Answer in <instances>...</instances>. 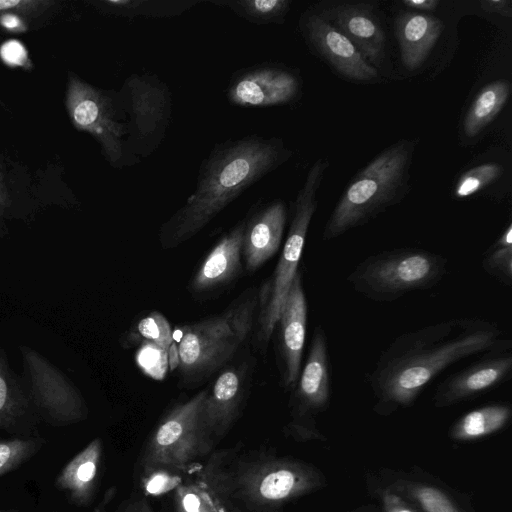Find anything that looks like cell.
<instances>
[{
    "label": "cell",
    "instance_id": "obj_1",
    "mask_svg": "<svg viewBox=\"0 0 512 512\" xmlns=\"http://www.w3.org/2000/svg\"><path fill=\"white\" fill-rule=\"evenodd\" d=\"M511 346L497 323L481 318H452L405 332L382 351L366 376L374 409L387 415L407 407L448 367Z\"/></svg>",
    "mask_w": 512,
    "mask_h": 512
},
{
    "label": "cell",
    "instance_id": "obj_2",
    "mask_svg": "<svg viewBox=\"0 0 512 512\" xmlns=\"http://www.w3.org/2000/svg\"><path fill=\"white\" fill-rule=\"evenodd\" d=\"M291 155L278 137L248 135L216 144L200 166L194 192L162 224V247L174 248L195 236L241 193Z\"/></svg>",
    "mask_w": 512,
    "mask_h": 512
},
{
    "label": "cell",
    "instance_id": "obj_3",
    "mask_svg": "<svg viewBox=\"0 0 512 512\" xmlns=\"http://www.w3.org/2000/svg\"><path fill=\"white\" fill-rule=\"evenodd\" d=\"M190 471L224 512H281L323 482L318 471L301 461L241 444L214 450Z\"/></svg>",
    "mask_w": 512,
    "mask_h": 512
},
{
    "label": "cell",
    "instance_id": "obj_4",
    "mask_svg": "<svg viewBox=\"0 0 512 512\" xmlns=\"http://www.w3.org/2000/svg\"><path fill=\"white\" fill-rule=\"evenodd\" d=\"M411 154V144L402 140L382 151L359 171L328 218L323 240H332L366 224L398 202L404 192Z\"/></svg>",
    "mask_w": 512,
    "mask_h": 512
},
{
    "label": "cell",
    "instance_id": "obj_5",
    "mask_svg": "<svg viewBox=\"0 0 512 512\" xmlns=\"http://www.w3.org/2000/svg\"><path fill=\"white\" fill-rule=\"evenodd\" d=\"M258 307L245 292L224 312L181 328L178 366L186 378L208 376L231 359L250 333Z\"/></svg>",
    "mask_w": 512,
    "mask_h": 512
},
{
    "label": "cell",
    "instance_id": "obj_6",
    "mask_svg": "<svg viewBox=\"0 0 512 512\" xmlns=\"http://www.w3.org/2000/svg\"><path fill=\"white\" fill-rule=\"evenodd\" d=\"M448 260L422 248H394L372 254L348 275L352 288L376 302H392L404 295L427 290L447 274Z\"/></svg>",
    "mask_w": 512,
    "mask_h": 512
},
{
    "label": "cell",
    "instance_id": "obj_7",
    "mask_svg": "<svg viewBox=\"0 0 512 512\" xmlns=\"http://www.w3.org/2000/svg\"><path fill=\"white\" fill-rule=\"evenodd\" d=\"M328 163L318 159L310 168L306 180L293 204V216L288 235L274 272L259 292L257 340L269 342L280 317L287 295L299 272L305 240L317 208V191Z\"/></svg>",
    "mask_w": 512,
    "mask_h": 512
},
{
    "label": "cell",
    "instance_id": "obj_8",
    "mask_svg": "<svg viewBox=\"0 0 512 512\" xmlns=\"http://www.w3.org/2000/svg\"><path fill=\"white\" fill-rule=\"evenodd\" d=\"M207 393L208 389L199 391L160 420L142 454L144 475L160 470L188 474L214 451L200 427V412Z\"/></svg>",
    "mask_w": 512,
    "mask_h": 512
},
{
    "label": "cell",
    "instance_id": "obj_9",
    "mask_svg": "<svg viewBox=\"0 0 512 512\" xmlns=\"http://www.w3.org/2000/svg\"><path fill=\"white\" fill-rule=\"evenodd\" d=\"M125 118L127 166L151 155L163 140L171 120L172 98L157 76L132 74L116 91Z\"/></svg>",
    "mask_w": 512,
    "mask_h": 512
},
{
    "label": "cell",
    "instance_id": "obj_10",
    "mask_svg": "<svg viewBox=\"0 0 512 512\" xmlns=\"http://www.w3.org/2000/svg\"><path fill=\"white\" fill-rule=\"evenodd\" d=\"M65 106L73 126L98 142L111 166H127V127L116 91L95 87L70 73Z\"/></svg>",
    "mask_w": 512,
    "mask_h": 512
},
{
    "label": "cell",
    "instance_id": "obj_11",
    "mask_svg": "<svg viewBox=\"0 0 512 512\" xmlns=\"http://www.w3.org/2000/svg\"><path fill=\"white\" fill-rule=\"evenodd\" d=\"M21 374L41 419L67 425L86 419V402L74 383L36 350L20 345Z\"/></svg>",
    "mask_w": 512,
    "mask_h": 512
},
{
    "label": "cell",
    "instance_id": "obj_12",
    "mask_svg": "<svg viewBox=\"0 0 512 512\" xmlns=\"http://www.w3.org/2000/svg\"><path fill=\"white\" fill-rule=\"evenodd\" d=\"M293 390V420L288 429L296 437H305L314 431L313 416L328 407L331 397L328 341L320 325L314 330L307 359Z\"/></svg>",
    "mask_w": 512,
    "mask_h": 512
},
{
    "label": "cell",
    "instance_id": "obj_13",
    "mask_svg": "<svg viewBox=\"0 0 512 512\" xmlns=\"http://www.w3.org/2000/svg\"><path fill=\"white\" fill-rule=\"evenodd\" d=\"M299 91L300 81L292 71L261 64L234 73L227 87V99L240 107H269L292 102Z\"/></svg>",
    "mask_w": 512,
    "mask_h": 512
},
{
    "label": "cell",
    "instance_id": "obj_14",
    "mask_svg": "<svg viewBox=\"0 0 512 512\" xmlns=\"http://www.w3.org/2000/svg\"><path fill=\"white\" fill-rule=\"evenodd\" d=\"M511 375V349L484 354L440 382L434 393L433 404L443 408L460 403L496 388Z\"/></svg>",
    "mask_w": 512,
    "mask_h": 512
},
{
    "label": "cell",
    "instance_id": "obj_15",
    "mask_svg": "<svg viewBox=\"0 0 512 512\" xmlns=\"http://www.w3.org/2000/svg\"><path fill=\"white\" fill-rule=\"evenodd\" d=\"M245 371L229 367L216 378L203 402L200 427L210 447L226 436L239 417L244 400Z\"/></svg>",
    "mask_w": 512,
    "mask_h": 512
},
{
    "label": "cell",
    "instance_id": "obj_16",
    "mask_svg": "<svg viewBox=\"0 0 512 512\" xmlns=\"http://www.w3.org/2000/svg\"><path fill=\"white\" fill-rule=\"evenodd\" d=\"M276 326L279 327L282 382L287 389H293L301 371L307 326V301L300 271L293 280Z\"/></svg>",
    "mask_w": 512,
    "mask_h": 512
},
{
    "label": "cell",
    "instance_id": "obj_17",
    "mask_svg": "<svg viewBox=\"0 0 512 512\" xmlns=\"http://www.w3.org/2000/svg\"><path fill=\"white\" fill-rule=\"evenodd\" d=\"M305 31L316 50L346 78L369 81L377 77V70L354 44L322 15L307 16Z\"/></svg>",
    "mask_w": 512,
    "mask_h": 512
},
{
    "label": "cell",
    "instance_id": "obj_18",
    "mask_svg": "<svg viewBox=\"0 0 512 512\" xmlns=\"http://www.w3.org/2000/svg\"><path fill=\"white\" fill-rule=\"evenodd\" d=\"M286 217L285 204L275 200L258 208L245 220L242 258L249 272L258 269L278 251Z\"/></svg>",
    "mask_w": 512,
    "mask_h": 512
},
{
    "label": "cell",
    "instance_id": "obj_19",
    "mask_svg": "<svg viewBox=\"0 0 512 512\" xmlns=\"http://www.w3.org/2000/svg\"><path fill=\"white\" fill-rule=\"evenodd\" d=\"M41 417L21 376L0 348V428L20 434L35 431Z\"/></svg>",
    "mask_w": 512,
    "mask_h": 512
},
{
    "label": "cell",
    "instance_id": "obj_20",
    "mask_svg": "<svg viewBox=\"0 0 512 512\" xmlns=\"http://www.w3.org/2000/svg\"><path fill=\"white\" fill-rule=\"evenodd\" d=\"M245 220L238 222L207 254L194 274L190 288L204 293L236 278L242 270V242Z\"/></svg>",
    "mask_w": 512,
    "mask_h": 512
},
{
    "label": "cell",
    "instance_id": "obj_21",
    "mask_svg": "<svg viewBox=\"0 0 512 512\" xmlns=\"http://www.w3.org/2000/svg\"><path fill=\"white\" fill-rule=\"evenodd\" d=\"M323 16L330 19L364 58L378 64L381 60L385 35L373 9L366 3L343 4L333 7Z\"/></svg>",
    "mask_w": 512,
    "mask_h": 512
},
{
    "label": "cell",
    "instance_id": "obj_22",
    "mask_svg": "<svg viewBox=\"0 0 512 512\" xmlns=\"http://www.w3.org/2000/svg\"><path fill=\"white\" fill-rule=\"evenodd\" d=\"M443 28V22L429 14L405 12L397 17L401 61L408 70H415L424 63Z\"/></svg>",
    "mask_w": 512,
    "mask_h": 512
},
{
    "label": "cell",
    "instance_id": "obj_23",
    "mask_svg": "<svg viewBox=\"0 0 512 512\" xmlns=\"http://www.w3.org/2000/svg\"><path fill=\"white\" fill-rule=\"evenodd\" d=\"M102 450V440L93 439L62 469L55 480V486L66 492L78 506H87L93 500Z\"/></svg>",
    "mask_w": 512,
    "mask_h": 512
},
{
    "label": "cell",
    "instance_id": "obj_24",
    "mask_svg": "<svg viewBox=\"0 0 512 512\" xmlns=\"http://www.w3.org/2000/svg\"><path fill=\"white\" fill-rule=\"evenodd\" d=\"M200 0H99L91 4L100 13L133 19L137 17L163 18L179 16Z\"/></svg>",
    "mask_w": 512,
    "mask_h": 512
},
{
    "label": "cell",
    "instance_id": "obj_25",
    "mask_svg": "<svg viewBox=\"0 0 512 512\" xmlns=\"http://www.w3.org/2000/svg\"><path fill=\"white\" fill-rule=\"evenodd\" d=\"M510 85L496 80L484 86L469 107L463 122L467 137H475L498 115L509 97Z\"/></svg>",
    "mask_w": 512,
    "mask_h": 512
},
{
    "label": "cell",
    "instance_id": "obj_26",
    "mask_svg": "<svg viewBox=\"0 0 512 512\" xmlns=\"http://www.w3.org/2000/svg\"><path fill=\"white\" fill-rule=\"evenodd\" d=\"M58 9L54 0H0V26L23 32L44 24Z\"/></svg>",
    "mask_w": 512,
    "mask_h": 512
},
{
    "label": "cell",
    "instance_id": "obj_27",
    "mask_svg": "<svg viewBox=\"0 0 512 512\" xmlns=\"http://www.w3.org/2000/svg\"><path fill=\"white\" fill-rule=\"evenodd\" d=\"M511 407L505 403H493L474 409L463 415L452 427L456 440H475L502 429L511 417Z\"/></svg>",
    "mask_w": 512,
    "mask_h": 512
},
{
    "label": "cell",
    "instance_id": "obj_28",
    "mask_svg": "<svg viewBox=\"0 0 512 512\" xmlns=\"http://www.w3.org/2000/svg\"><path fill=\"white\" fill-rule=\"evenodd\" d=\"M256 25L281 24L290 9L289 0H211Z\"/></svg>",
    "mask_w": 512,
    "mask_h": 512
},
{
    "label": "cell",
    "instance_id": "obj_29",
    "mask_svg": "<svg viewBox=\"0 0 512 512\" xmlns=\"http://www.w3.org/2000/svg\"><path fill=\"white\" fill-rule=\"evenodd\" d=\"M481 266L500 283L512 284V225L508 223L497 240L485 251Z\"/></svg>",
    "mask_w": 512,
    "mask_h": 512
},
{
    "label": "cell",
    "instance_id": "obj_30",
    "mask_svg": "<svg viewBox=\"0 0 512 512\" xmlns=\"http://www.w3.org/2000/svg\"><path fill=\"white\" fill-rule=\"evenodd\" d=\"M173 500L179 512H224L195 475L191 478L187 474L174 489Z\"/></svg>",
    "mask_w": 512,
    "mask_h": 512
},
{
    "label": "cell",
    "instance_id": "obj_31",
    "mask_svg": "<svg viewBox=\"0 0 512 512\" xmlns=\"http://www.w3.org/2000/svg\"><path fill=\"white\" fill-rule=\"evenodd\" d=\"M40 438L0 440V476L15 469L33 456L41 447Z\"/></svg>",
    "mask_w": 512,
    "mask_h": 512
},
{
    "label": "cell",
    "instance_id": "obj_32",
    "mask_svg": "<svg viewBox=\"0 0 512 512\" xmlns=\"http://www.w3.org/2000/svg\"><path fill=\"white\" fill-rule=\"evenodd\" d=\"M503 168L497 163H485L469 169L458 179L454 196L458 199L469 197L496 181Z\"/></svg>",
    "mask_w": 512,
    "mask_h": 512
},
{
    "label": "cell",
    "instance_id": "obj_33",
    "mask_svg": "<svg viewBox=\"0 0 512 512\" xmlns=\"http://www.w3.org/2000/svg\"><path fill=\"white\" fill-rule=\"evenodd\" d=\"M137 333L166 353L173 344V333L167 319L159 312H151L137 323Z\"/></svg>",
    "mask_w": 512,
    "mask_h": 512
},
{
    "label": "cell",
    "instance_id": "obj_34",
    "mask_svg": "<svg viewBox=\"0 0 512 512\" xmlns=\"http://www.w3.org/2000/svg\"><path fill=\"white\" fill-rule=\"evenodd\" d=\"M405 489L425 512H463L438 488L424 484H412Z\"/></svg>",
    "mask_w": 512,
    "mask_h": 512
},
{
    "label": "cell",
    "instance_id": "obj_35",
    "mask_svg": "<svg viewBox=\"0 0 512 512\" xmlns=\"http://www.w3.org/2000/svg\"><path fill=\"white\" fill-rule=\"evenodd\" d=\"M15 211L10 192L7 188L4 174L0 166V241L7 235L6 220L13 218Z\"/></svg>",
    "mask_w": 512,
    "mask_h": 512
},
{
    "label": "cell",
    "instance_id": "obj_36",
    "mask_svg": "<svg viewBox=\"0 0 512 512\" xmlns=\"http://www.w3.org/2000/svg\"><path fill=\"white\" fill-rule=\"evenodd\" d=\"M114 512H154L145 495L133 494L122 501Z\"/></svg>",
    "mask_w": 512,
    "mask_h": 512
},
{
    "label": "cell",
    "instance_id": "obj_37",
    "mask_svg": "<svg viewBox=\"0 0 512 512\" xmlns=\"http://www.w3.org/2000/svg\"><path fill=\"white\" fill-rule=\"evenodd\" d=\"M481 8L489 13H497L506 17H511L512 8L509 0H482Z\"/></svg>",
    "mask_w": 512,
    "mask_h": 512
},
{
    "label": "cell",
    "instance_id": "obj_38",
    "mask_svg": "<svg viewBox=\"0 0 512 512\" xmlns=\"http://www.w3.org/2000/svg\"><path fill=\"white\" fill-rule=\"evenodd\" d=\"M402 3L412 9L434 11L439 5L438 0H403Z\"/></svg>",
    "mask_w": 512,
    "mask_h": 512
},
{
    "label": "cell",
    "instance_id": "obj_39",
    "mask_svg": "<svg viewBox=\"0 0 512 512\" xmlns=\"http://www.w3.org/2000/svg\"><path fill=\"white\" fill-rule=\"evenodd\" d=\"M388 512H412L403 506H400V499L395 495H387L385 499Z\"/></svg>",
    "mask_w": 512,
    "mask_h": 512
},
{
    "label": "cell",
    "instance_id": "obj_40",
    "mask_svg": "<svg viewBox=\"0 0 512 512\" xmlns=\"http://www.w3.org/2000/svg\"><path fill=\"white\" fill-rule=\"evenodd\" d=\"M0 512H11V511H4V510H0Z\"/></svg>",
    "mask_w": 512,
    "mask_h": 512
},
{
    "label": "cell",
    "instance_id": "obj_41",
    "mask_svg": "<svg viewBox=\"0 0 512 512\" xmlns=\"http://www.w3.org/2000/svg\"><path fill=\"white\" fill-rule=\"evenodd\" d=\"M176 512H179V511H176Z\"/></svg>",
    "mask_w": 512,
    "mask_h": 512
}]
</instances>
